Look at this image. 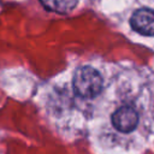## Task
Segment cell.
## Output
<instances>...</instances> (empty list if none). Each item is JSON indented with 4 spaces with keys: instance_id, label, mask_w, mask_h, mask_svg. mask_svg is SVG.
Returning a JSON list of instances; mask_svg holds the SVG:
<instances>
[{
    "instance_id": "6da1fadb",
    "label": "cell",
    "mask_w": 154,
    "mask_h": 154,
    "mask_svg": "<svg viewBox=\"0 0 154 154\" xmlns=\"http://www.w3.org/2000/svg\"><path fill=\"white\" fill-rule=\"evenodd\" d=\"M102 88V78L100 73L91 66L79 67L73 76V89L81 97H94Z\"/></svg>"
},
{
    "instance_id": "7a4b0ae2",
    "label": "cell",
    "mask_w": 154,
    "mask_h": 154,
    "mask_svg": "<svg viewBox=\"0 0 154 154\" xmlns=\"http://www.w3.org/2000/svg\"><path fill=\"white\" fill-rule=\"evenodd\" d=\"M112 122L117 130L122 132H130L136 128L138 122V116L134 107L122 106L113 113Z\"/></svg>"
},
{
    "instance_id": "3957f363",
    "label": "cell",
    "mask_w": 154,
    "mask_h": 154,
    "mask_svg": "<svg viewBox=\"0 0 154 154\" xmlns=\"http://www.w3.org/2000/svg\"><path fill=\"white\" fill-rule=\"evenodd\" d=\"M132 28L142 34L154 36V11L150 8H140L131 17Z\"/></svg>"
},
{
    "instance_id": "277c9868",
    "label": "cell",
    "mask_w": 154,
    "mask_h": 154,
    "mask_svg": "<svg viewBox=\"0 0 154 154\" xmlns=\"http://www.w3.org/2000/svg\"><path fill=\"white\" fill-rule=\"evenodd\" d=\"M40 1L49 11L57 13H67L76 7L78 0H40Z\"/></svg>"
}]
</instances>
